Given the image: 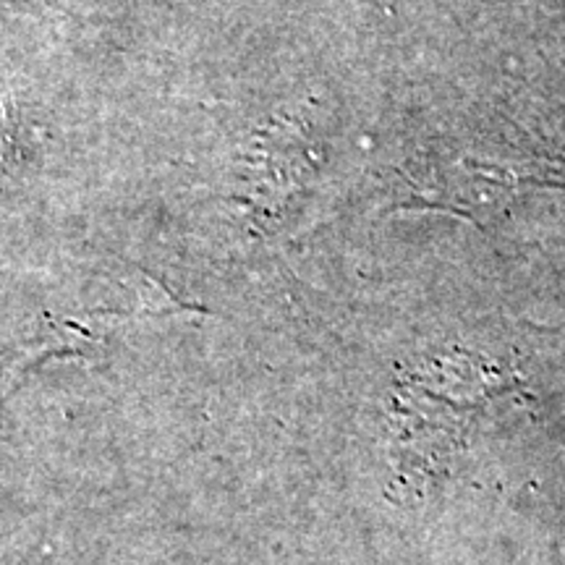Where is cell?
Segmentation results:
<instances>
[{"label":"cell","mask_w":565,"mask_h":565,"mask_svg":"<svg viewBox=\"0 0 565 565\" xmlns=\"http://www.w3.org/2000/svg\"><path fill=\"white\" fill-rule=\"evenodd\" d=\"M521 383L503 366L469 351L429 359L395 391L398 443L422 463L443 461L461 448L487 408Z\"/></svg>","instance_id":"1"}]
</instances>
